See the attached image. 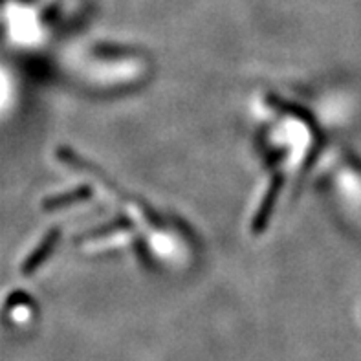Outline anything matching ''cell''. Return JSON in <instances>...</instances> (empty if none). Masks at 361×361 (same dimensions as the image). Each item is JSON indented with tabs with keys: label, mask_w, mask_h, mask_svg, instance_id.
<instances>
[{
	"label": "cell",
	"mask_w": 361,
	"mask_h": 361,
	"mask_svg": "<svg viewBox=\"0 0 361 361\" xmlns=\"http://www.w3.org/2000/svg\"><path fill=\"white\" fill-rule=\"evenodd\" d=\"M90 196H92V191L88 189V187L81 186L74 191H68V193H62V195H55V196H50V198H46L43 202V210H46V211L59 210V207L76 204V202H81V200L90 198Z\"/></svg>",
	"instance_id": "cell-3"
},
{
	"label": "cell",
	"mask_w": 361,
	"mask_h": 361,
	"mask_svg": "<svg viewBox=\"0 0 361 361\" xmlns=\"http://www.w3.org/2000/svg\"><path fill=\"white\" fill-rule=\"evenodd\" d=\"M280 186H282V178H280V176H277V178L271 180L270 189H268L266 196H264V200H262L261 207H259V211H257L255 220H253L252 228H253V233L255 235H259L262 229L266 228L271 211H273V205H275V200H277V196H279Z\"/></svg>",
	"instance_id": "cell-2"
},
{
	"label": "cell",
	"mask_w": 361,
	"mask_h": 361,
	"mask_svg": "<svg viewBox=\"0 0 361 361\" xmlns=\"http://www.w3.org/2000/svg\"><path fill=\"white\" fill-rule=\"evenodd\" d=\"M59 237H61V228L50 229V233H48L41 243H39V246L35 247L34 252L26 257V261L22 262V268H20L22 275L26 277L32 275L34 271H37L39 268L43 266L44 261H46L48 257H50V253L53 252V247H55V244H57Z\"/></svg>",
	"instance_id": "cell-1"
}]
</instances>
